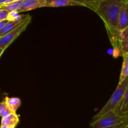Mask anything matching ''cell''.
<instances>
[{"instance_id":"20","label":"cell","mask_w":128,"mask_h":128,"mask_svg":"<svg viewBox=\"0 0 128 128\" xmlns=\"http://www.w3.org/2000/svg\"><path fill=\"white\" fill-rule=\"evenodd\" d=\"M9 22L8 20H4V21H0V31L3 29V28L6 26V24Z\"/></svg>"},{"instance_id":"21","label":"cell","mask_w":128,"mask_h":128,"mask_svg":"<svg viewBox=\"0 0 128 128\" xmlns=\"http://www.w3.org/2000/svg\"><path fill=\"white\" fill-rule=\"evenodd\" d=\"M5 49H3V48H0V57L1 56V55H2V54L3 53V52L4 51Z\"/></svg>"},{"instance_id":"19","label":"cell","mask_w":128,"mask_h":128,"mask_svg":"<svg viewBox=\"0 0 128 128\" xmlns=\"http://www.w3.org/2000/svg\"><path fill=\"white\" fill-rule=\"evenodd\" d=\"M122 116L123 117L124 120V126H128V112L126 113L122 114Z\"/></svg>"},{"instance_id":"23","label":"cell","mask_w":128,"mask_h":128,"mask_svg":"<svg viewBox=\"0 0 128 128\" xmlns=\"http://www.w3.org/2000/svg\"><path fill=\"white\" fill-rule=\"evenodd\" d=\"M120 128H128V126H124V125H122V126H121Z\"/></svg>"},{"instance_id":"9","label":"cell","mask_w":128,"mask_h":128,"mask_svg":"<svg viewBox=\"0 0 128 128\" xmlns=\"http://www.w3.org/2000/svg\"><path fill=\"white\" fill-rule=\"evenodd\" d=\"M114 111L120 114L128 112V84L122 100L114 110Z\"/></svg>"},{"instance_id":"16","label":"cell","mask_w":128,"mask_h":128,"mask_svg":"<svg viewBox=\"0 0 128 128\" xmlns=\"http://www.w3.org/2000/svg\"><path fill=\"white\" fill-rule=\"evenodd\" d=\"M119 33V38L121 41V42L122 41H128V26L127 28L122 30V31L118 32Z\"/></svg>"},{"instance_id":"15","label":"cell","mask_w":128,"mask_h":128,"mask_svg":"<svg viewBox=\"0 0 128 128\" xmlns=\"http://www.w3.org/2000/svg\"><path fill=\"white\" fill-rule=\"evenodd\" d=\"M25 15H21L18 11H12L9 12L7 20L11 21H21L23 20Z\"/></svg>"},{"instance_id":"8","label":"cell","mask_w":128,"mask_h":128,"mask_svg":"<svg viewBox=\"0 0 128 128\" xmlns=\"http://www.w3.org/2000/svg\"><path fill=\"white\" fill-rule=\"evenodd\" d=\"M20 122V118L16 113H12L1 118V125L16 128Z\"/></svg>"},{"instance_id":"17","label":"cell","mask_w":128,"mask_h":128,"mask_svg":"<svg viewBox=\"0 0 128 128\" xmlns=\"http://www.w3.org/2000/svg\"><path fill=\"white\" fill-rule=\"evenodd\" d=\"M121 50L122 54H128V41H122L121 44Z\"/></svg>"},{"instance_id":"3","label":"cell","mask_w":128,"mask_h":128,"mask_svg":"<svg viewBox=\"0 0 128 128\" xmlns=\"http://www.w3.org/2000/svg\"><path fill=\"white\" fill-rule=\"evenodd\" d=\"M124 124L122 114L114 111L94 121H91V128H120Z\"/></svg>"},{"instance_id":"11","label":"cell","mask_w":128,"mask_h":128,"mask_svg":"<svg viewBox=\"0 0 128 128\" xmlns=\"http://www.w3.org/2000/svg\"><path fill=\"white\" fill-rule=\"evenodd\" d=\"M4 100L6 103H7V104L8 105L9 107L10 108V109L12 110V112L14 113H16V111H17V110H18V108L21 104V100L18 98H9L8 96H6Z\"/></svg>"},{"instance_id":"24","label":"cell","mask_w":128,"mask_h":128,"mask_svg":"<svg viewBox=\"0 0 128 128\" xmlns=\"http://www.w3.org/2000/svg\"><path fill=\"white\" fill-rule=\"evenodd\" d=\"M127 1V2H128V1Z\"/></svg>"},{"instance_id":"4","label":"cell","mask_w":128,"mask_h":128,"mask_svg":"<svg viewBox=\"0 0 128 128\" xmlns=\"http://www.w3.org/2000/svg\"><path fill=\"white\" fill-rule=\"evenodd\" d=\"M31 18L32 17L30 14H26L23 21L18 25V27L6 35L0 38V48L6 50L26 30L27 26L31 22Z\"/></svg>"},{"instance_id":"5","label":"cell","mask_w":128,"mask_h":128,"mask_svg":"<svg viewBox=\"0 0 128 128\" xmlns=\"http://www.w3.org/2000/svg\"><path fill=\"white\" fill-rule=\"evenodd\" d=\"M47 2L48 0H23L18 12L20 13L21 12L31 11L40 8L46 7Z\"/></svg>"},{"instance_id":"1","label":"cell","mask_w":128,"mask_h":128,"mask_svg":"<svg viewBox=\"0 0 128 128\" xmlns=\"http://www.w3.org/2000/svg\"><path fill=\"white\" fill-rule=\"evenodd\" d=\"M123 0H101L94 11L104 23L110 39L118 36V28Z\"/></svg>"},{"instance_id":"7","label":"cell","mask_w":128,"mask_h":128,"mask_svg":"<svg viewBox=\"0 0 128 128\" xmlns=\"http://www.w3.org/2000/svg\"><path fill=\"white\" fill-rule=\"evenodd\" d=\"M69 6H82L80 1L76 0H52L48 1L46 7H63Z\"/></svg>"},{"instance_id":"12","label":"cell","mask_w":128,"mask_h":128,"mask_svg":"<svg viewBox=\"0 0 128 128\" xmlns=\"http://www.w3.org/2000/svg\"><path fill=\"white\" fill-rule=\"evenodd\" d=\"M26 16V15H25ZM24 17L23 20L25 18ZM23 20H21V21H9L7 24H6V26L3 28L1 31H0V38L2 37V36H5V35L7 34L8 33H9L10 32L12 31V30H14L16 27L18 26V25L23 21Z\"/></svg>"},{"instance_id":"10","label":"cell","mask_w":128,"mask_h":128,"mask_svg":"<svg viewBox=\"0 0 128 128\" xmlns=\"http://www.w3.org/2000/svg\"><path fill=\"white\" fill-rule=\"evenodd\" d=\"M122 56L123 58V61H122V68H121L118 84L122 83L128 78V54H122Z\"/></svg>"},{"instance_id":"6","label":"cell","mask_w":128,"mask_h":128,"mask_svg":"<svg viewBox=\"0 0 128 128\" xmlns=\"http://www.w3.org/2000/svg\"><path fill=\"white\" fill-rule=\"evenodd\" d=\"M128 26V2L126 1H122V7L120 12L119 25L118 31L120 32Z\"/></svg>"},{"instance_id":"14","label":"cell","mask_w":128,"mask_h":128,"mask_svg":"<svg viewBox=\"0 0 128 128\" xmlns=\"http://www.w3.org/2000/svg\"><path fill=\"white\" fill-rule=\"evenodd\" d=\"M12 113L14 112L9 107L5 100L0 102V116L1 118Z\"/></svg>"},{"instance_id":"22","label":"cell","mask_w":128,"mask_h":128,"mask_svg":"<svg viewBox=\"0 0 128 128\" xmlns=\"http://www.w3.org/2000/svg\"><path fill=\"white\" fill-rule=\"evenodd\" d=\"M0 128H11L8 127V126H2V125H1V126H0Z\"/></svg>"},{"instance_id":"2","label":"cell","mask_w":128,"mask_h":128,"mask_svg":"<svg viewBox=\"0 0 128 128\" xmlns=\"http://www.w3.org/2000/svg\"><path fill=\"white\" fill-rule=\"evenodd\" d=\"M128 84V78L125 80L122 83L118 84L117 88L114 92L111 95V98L108 101L107 103L103 106L102 109L96 114L92 119L91 121H94L98 119L101 118L102 116H105L107 114L114 111L115 109L119 104L120 101L122 100L125 91L126 90Z\"/></svg>"},{"instance_id":"13","label":"cell","mask_w":128,"mask_h":128,"mask_svg":"<svg viewBox=\"0 0 128 128\" xmlns=\"http://www.w3.org/2000/svg\"><path fill=\"white\" fill-rule=\"evenodd\" d=\"M23 0H14L13 2L10 4L4 5L0 8V10H3L7 12H10L12 11H18L21 7Z\"/></svg>"},{"instance_id":"18","label":"cell","mask_w":128,"mask_h":128,"mask_svg":"<svg viewBox=\"0 0 128 128\" xmlns=\"http://www.w3.org/2000/svg\"><path fill=\"white\" fill-rule=\"evenodd\" d=\"M9 12L3 10H0V21H4L8 19Z\"/></svg>"}]
</instances>
